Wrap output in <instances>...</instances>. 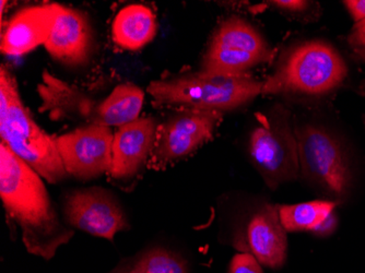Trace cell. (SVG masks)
<instances>
[{"label": "cell", "instance_id": "6da1fadb", "mask_svg": "<svg viewBox=\"0 0 365 273\" xmlns=\"http://www.w3.org/2000/svg\"><path fill=\"white\" fill-rule=\"evenodd\" d=\"M0 197L6 215L21 230L31 254L52 259L73 231L63 225L41 176L0 143Z\"/></svg>", "mask_w": 365, "mask_h": 273}, {"label": "cell", "instance_id": "7a4b0ae2", "mask_svg": "<svg viewBox=\"0 0 365 273\" xmlns=\"http://www.w3.org/2000/svg\"><path fill=\"white\" fill-rule=\"evenodd\" d=\"M40 112L53 120H71L80 126L120 127L139 118L145 92L134 83H120L104 98L55 77L45 69L38 84Z\"/></svg>", "mask_w": 365, "mask_h": 273}, {"label": "cell", "instance_id": "3957f363", "mask_svg": "<svg viewBox=\"0 0 365 273\" xmlns=\"http://www.w3.org/2000/svg\"><path fill=\"white\" fill-rule=\"evenodd\" d=\"M0 138L47 182L57 184L68 177L54 135L45 133L31 116L16 78L5 65L0 67Z\"/></svg>", "mask_w": 365, "mask_h": 273}, {"label": "cell", "instance_id": "277c9868", "mask_svg": "<svg viewBox=\"0 0 365 273\" xmlns=\"http://www.w3.org/2000/svg\"><path fill=\"white\" fill-rule=\"evenodd\" d=\"M264 82L248 73L219 75L199 71L155 80L147 88L155 106L217 110H235L262 94Z\"/></svg>", "mask_w": 365, "mask_h": 273}, {"label": "cell", "instance_id": "5b68a950", "mask_svg": "<svg viewBox=\"0 0 365 273\" xmlns=\"http://www.w3.org/2000/svg\"><path fill=\"white\" fill-rule=\"evenodd\" d=\"M348 68L337 49L323 41H309L291 49L274 75L264 82L262 94L319 96L344 83Z\"/></svg>", "mask_w": 365, "mask_h": 273}, {"label": "cell", "instance_id": "8992f818", "mask_svg": "<svg viewBox=\"0 0 365 273\" xmlns=\"http://www.w3.org/2000/svg\"><path fill=\"white\" fill-rule=\"evenodd\" d=\"M301 173L336 203L349 196L352 170L344 145L325 127L315 124L294 126Z\"/></svg>", "mask_w": 365, "mask_h": 273}, {"label": "cell", "instance_id": "52a82bcc", "mask_svg": "<svg viewBox=\"0 0 365 273\" xmlns=\"http://www.w3.org/2000/svg\"><path fill=\"white\" fill-rule=\"evenodd\" d=\"M258 120L250 139V155L267 186L274 190L297 180L301 172L294 127L290 113L281 106Z\"/></svg>", "mask_w": 365, "mask_h": 273}, {"label": "cell", "instance_id": "ba28073f", "mask_svg": "<svg viewBox=\"0 0 365 273\" xmlns=\"http://www.w3.org/2000/svg\"><path fill=\"white\" fill-rule=\"evenodd\" d=\"M272 49L262 34L246 20L232 16L213 33L200 71L219 75H243L251 68L267 63Z\"/></svg>", "mask_w": 365, "mask_h": 273}, {"label": "cell", "instance_id": "9c48e42d", "mask_svg": "<svg viewBox=\"0 0 365 273\" xmlns=\"http://www.w3.org/2000/svg\"><path fill=\"white\" fill-rule=\"evenodd\" d=\"M217 110L180 108L158 127L157 139L148 168L165 170L192 155L215 135L222 122Z\"/></svg>", "mask_w": 365, "mask_h": 273}, {"label": "cell", "instance_id": "30bf717a", "mask_svg": "<svg viewBox=\"0 0 365 273\" xmlns=\"http://www.w3.org/2000/svg\"><path fill=\"white\" fill-rule=\"evenodd\" d=\"M54 137L63 166L71 177L88 182L110 172L114 140L110 127L89 125Z\"/></svg>", "mask_w": 365, "mask_h": 273}, {"label": "cell", "instance_id": "8fae6325", "mask_svg": "<svg viewBox=\"0 0 365 273\" xmlns=\"http://www.w3.org/2000/svg\"><path fill=\"white\" fill-rule=\"evenodd\" d=\"M63 211L69 227L108 241L129 229L118 199L100 187L69 192L63 200Z\"/></svg>", "mask_w": 365, "mask_h": 273}, {"label": "cell", "instance_id": "7c38bea8", "mask_svg": "<svg viewBox=\"0 0 365 273\" xmlns=\"http://www.w3.org/2000/svg\"><path fill=\"white\" fill-rule=\"evenodd\" d=\"M159 125L153 117H139L118 128L113 140L110 180L123 188L136 184L150 161Z\"/></svg>", "mask_w": 365, "mask_h": 273}, {"label": "cell", "instance_id": "4fadbf2b", "mask_svg": "<svg viewBox=\"0 0 365 273\" xmlns=\"http://www.w3.org/2000/svg\"><path fill=\"white\" fill-rule=\"evenodd\" d=\"M94 30L81 10L58 4V16L44 46L52 58L69 67L86 65L94 49Z\"/></svg>", "mask_w": 365, "mask_h": 273}, {"label": "cell", "instance_id": "5bb4252c", "mask_svg": "<svg viewBox=\"0 0 365 273\" xmlns=\"http://www.w3.org/2000/svg\"><path fill=\"white\" fill-rule=\"evenodd\" d=\"M58 16V4L30 6L14 14L1 33V53L21 56L40 45L52 34Z\"/></svg>", "mask_w": 365, "mask_h": 273}, {"label": "cell", "instance_id": "9a60e30c", "mask_svg": "<svg viewBox=\"0 0 365 273\" xmlns=\"http://www.w3.org/2000/svg\"><path fill=\"white\" fill-rule=\"evenodd\" d=\"M252 254L264 266L279 269L284 266L288 252L286 230L279 217L278 208L266 205L248 223L246 231Z\"/></svg>", "mask_w": 365, "mask_h": 273}, {"label": "cell", "instance_id": "2e32d148", "mask_svg": "<svg viewBox=\"0 0 365 273\" xmlns=\"http://www.w3.org/2000/svg\"><path fill=\"white\" fill-rule=\"evenodd\" d=\"M157 18L145 5H128L120 10L112 26L113 41L128 51H138L157 36Z\"/></svg>", "mask_w": 365, "mask_h": 273}, {"label": "cell", "instance_id": "e0dca14e", "mask_svg": "<svg viewBox=\"0 0 365 273\" xmlns=\"http://www.w3.org/2000/svg\"><path fill=\"white\" fill-rule=\"evenodd\" d=\"M337 203L333 200H314L291 206L278 207L281 225L286 231L315 232L331 213Z\"/></svg>", "mask_w": 365, "mask_h": 273}, {"label": "cell", "instance_id": "ac0fdd59", "mask_svg": "<svg viewBox=\"0 0 365 273\" xmlns=\"http://www.w3.org/2000/svg\"><path fill=\"white\" fill-rule=\"evenodd\" d=\"M112 273H188L185 260L170 250L155 248Z\"/></svg>", "mask_w": 365, "mask_h": 273}, {"label": "cell", "instance_id": "d6986e66", "mask_svg": "<svg viewBox=\"0 0 365 273\" xmlns=\"http://www.w3.org/2000/svg\"><path fill=\"white\" fill-rule=\"evenodd\" d=\"M229 273H264V271L254 254L242 252L232 258Z\"/></svg>", "mask_w": 365, "mask_h": 273}, {"label": "cell", "instance_id": "ffe728a7", "mask_svg": "<svg viewBox=\"0 0 365 273\" xmlns=\"http://www.w3.org/2000/svg\"><path fill=\"white\" fill-rule=\"evenodd\" d=\"M348 44L354 56L365 61V20L354 26L348 36Z\"/></svg>", "mask_w": 365, "mask_h": 273}, {"label": "cell", "instance_id": "44dd1931", "mask_svg": "<svg viewBox=\"0 0 365 273\" xmlns=\"http://www.w3.org/2000/svg\"><path fill=\"white\" fill-rule=\"evenodd\" d=\"M344 4L356 24L365 20V0H349Z\"/></svg>", "mask_w": 365, "mask_h": 273}, {"label": "cell", "instance_id": "7402d4cb", "mask_svg": "<svg viewBox=\"0 0 365 273\" xmlns=\"http://www.w3.org/2000/svg\"><path fill=\"white\" fill-rule=\"evenodd\" d=\"M270 4L289 12H301L307 7V1H300V0H279V1H270Z\"/></svg>", "mask_w": 365, "mask_h": 273}, {"label": "cell", "instance_id": "603a6c76", "mask_svg": "<svg viewBox=\"0 0 365 273\" xmlns=\"http://www.w3.org/2000/svg\"><path fill=\"white\" fill-rule=\"evenodd\" d=\"M336 225H337V219H336L335 213H331V215L326 219L323 225H322L317 231L314 232V233L319 234V235L322 236L329 235V234L336 229Z\"/></svg>", "mask_w": 365, "mask_h": 273}, {"label": "cell", "instance_id": "cb8c5ba5", "mask_svg": "<svg viewBox=\"0 0 365 273\" xmlns=\"http://www.w3.org/2000/svg\"><path fill=\"white\" fill-rule=\"evenodd\" d=\"M363 120H364V125H365V116H364V118H363Z\"/></svg>", "mask_w": 365, "mask_h": 273}]
</instances>
